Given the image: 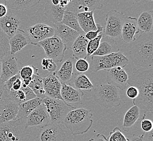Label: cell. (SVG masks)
I'll list each match as a JSON object with an SVG mask.
<instances>
[{"label": "cell", "mask_w": 153, "mask_h": 141, "mask_svg": "<svg viewBox=\"0 0 153 141\" xmlns=\"http://www.w3.org/2000/svg\"><path fill=\"white\" fill-rule=\"evenodd\" d=\"M140 33L137 25V19L126 17L121 30V38L125 42L130 44L135 40L136 36Z\"/></svg>", "instance_id": "20"}, {"label": "cell", "mask_w": 153, "mask_h": 141, "mask_svg": "<svg viewBox=\"0 0 153 141\" xmlns=\"http://www.w3.org/2000/svg\"><path fill=\"white\" fill-rule=\"evenodd\" d=\"M51 123L50 117L43 103L33 110L25 119L26 128L37 127L42 128Z\"/></svg>", "instance_id": "10"}, {"label": "cell", "mask_w": 153, "mask_h": 141, "mask_svg": "<svg viewBox=\"0 0 153 141\" xmlns=\"http://www.w3.org/2000/svg\"><path fill=\"white\" fill-rule=\"evenodd\" d=\"M18 103L7 97L0 102V123L16 120L19 111Z\"/></svg>", "instance_id": "17"}, {"label": "cell", "mask_w": 153, "mask_h": 141, "mask_svg": "<svg viewBox=\"0 0 153 141\" xmlns=\"http://www.w3.org/2000/svg\"><path fill=\"white\" fill-rule=\"evenodd\" d=\"M43 86L47 97L55 99L62 100L61 97L62 83L55 76L54 73H50L42 78Z\"/></svg>", "instance_id": "18"}, {"label": "cell", "mask_w": 153, "mask_h": 141, "mask_svg": "<svg viewBox=\"0 0 153 141\" xmlns=\"http://www.w3.org/2000/svg\"><path fill=\"white\" fill-rule=\"evenodd\" d=\"M88 40L86 38L85 34H80L74 41L71 49L73 51V56L74 59L87 58V46Z\"/></svg>", "instance_id": "28"}, {"label": "cell", "mask_w": 153, "mask_h": 141, "mask_svg": "<svg viewBox=\"0 0 153 141\" xmlns=\"http://www.w3.org/2000/svg\"><path fill=\"white\" fill-rule=\"evenodd\" d=\"M42 103V99L36 97V98L21 103L19 106V111L16 119H26L32 112L40 105Z\"/></svg>", "instance_id": "29"}, {"label": "cell", "mask_w": 153, "mask_h": 141, "mask_svg": "<svg viewBox=\"0 0 153 141\" xmlns=\"http://www.w3.org/2000/svg\"><path fill=\"white\" fill-rule=\"evenodd\" d=\"M8 9L24 10L36 6L40 2L39 0H4Z\"/></svg>", "instance_id": "32"}, {"label": "cell", "mask_w": 153, "mask_h": 141, "mask_svg": "<svg viewBox=\"0 0 153 141\" xmlns=\"http://www.w3.org/2000/svg\"><path fill=\"white\" fill-rule=\"evenodd\" d=\"M36 46L42 47L47 58L52 59L55 62H62L66 50L62 40L54 35L39 42Z\"/></svg>", "instance_id": "8"}, {"label": "cell", "mask_w": 153, "mask_h": 141, "mask_svg": "<svg viewBox=\"0 0 153 141\" xmlns=\"http://www.w3.org/2000/svg\"><path fill=\"white\" fill-rule=\"evenodd\" d=\"M94 11L80 13L76 15L80 28L86 34L90 31H96L97 28L94 19Z\"/></svg>", "instance_id": "25"}, {"label": "cell", "mask_w": 153, "mask_h": 141, "mask_svg": "<svg viewBox=\"0 0 153 141\" xmlns=\"http://www.w3.org/2000/svg\"><path fill=\"white\" fill-rule=\"evenodd\" d=\"M106 138L108 141H130L129 139L125 136L118 127H115L112 131L109 133V136Z\"/></svg>", "instance_id": "38"}, {"label": "cell", "mask_w": 153, "mask_h": 141, "mask_svg": "<svg viewBox=\"0 0 153 141\" xmlns=\"http://www.w3.org/2000/svg\"><path fill=\"white\" fill-rule=\"evenodd\" d=\"M28 45H32V43L25 31L19 28L15 35L9 39L10 53L14 56Z\"/></svg>", "instance_id": "22"}, {"label": "cell", "mask_w": 153, "mask_h": 141, "mask_svg": "<svg viewBox=\"0 0 153 141\" xmlns=\"http://www.w3.org/2000/svg\"><path fill=\"white\" fill-rule=\"evenodd\" d=\"M128 78L127 72L121 67H116L108 70L106 75L107 84L114 86L121 90L127 88Z\"/></svg>", "instance_id": "14"}, {"label": "cell", "mask_w": 153, "mask_h": 141, "mask_svg": "<svg viewBox=\"0 0 153 141\" xmlns=\"http://www.w3.org/2000/svg\"><path fill=\"white\" fill-rule=\"evenodd\" d=\"M84 96L82 91L76 90L67 84H62L61 90V97L66 104L74 109L76 106L82 104V98Z\"/></svg>", "instance_id": "19"}, {"label": "cell", "mask_w": 153, "mask_h": 141, "mask_svg": "<svg viewBox=\"0 0 153 141\" xmlns=\"http://www.w3.org/2000/svg\"><path fill=\"white\" fill-rule=\"evenodd\" d=\"M25 119L0 123V141H27Z\"/></svg>", "instance_id": "6"}, {"label": "cell", "mask_w": 153, "mask_h": 141, "mask_svg": "<svg viewBox=\"0 0 153 141\" xmlns=\"http://www.w3.org/2000/svg\"><path fill=\"white\" fill-rule=\"evenodd\" d=\"M51 2L53 4V5H58L60 3V0H51Z\"/></svg>", "instance_id": "52"}, {"label": "cell", "mask_w": 153, "mask_h": 141, "mask_svg": "<svg viewBox=\"0 0 153 141\" xmlns=\"http://www.w3.org/2000/svg\"><path fill=\"white\" fill-rule=\"evenodd\" d=\"M42 103L46 108L51 122L52 124L62 123L68 113L74 109L66 104L62 100L55 99L48 97L42 99Z\"/></svg>", "instance_id": "7"}, {"label": "cell", "mask_w": 153, "mask_h": 141, "mask_svg": "<svg viewBox=\"0 0 153 141\" xmlns=\"http://www.w3.org/2000/svg\"><path fill=\"white\" fill-rule=\"evenodd\" d=\"M20 68L17 58L12 55L10 52H8L2 59V73L0 79L5 82L12 76L18 74Z\"/></svg>", "instance_id": "15"}, {"label": "cell", "mask_w": 153, "mask_h": 141, "mask_svg": "<svg viewBox=\"0 0 153 141\" xmlns=\"http://www.w3.org/2000/svg\"><path fill=\"white\" fill-rule=\"evenodd\" d=\"M94 90L95 102L104 109H111L121 105L118 90L114 86L100 84L97 85Z\"/></svg>", "instance_id": "4"}, {"label": "cell", "mask_w": 153, "mask_h": 141, "mask_svg": "<svg viewBox=\"0 0 153 141\" xmlns=\"http://www.w3.org/2000/svg\"><path fill=\"white\" fill-rule=\"evenodd\" d=\"M38 73V69L33 65H27L20 68L19 74L21 79H26L32 78L35 74Z\"/></svg>", "instance_id": "36"}, {"label": "cell", "mask_w": 153, "mask_h": 141, "mask_svg": "<svg viewBox=\"0 0 153 141\" xmlns=\"http://www.w3.org/2000/svg\"><path fill=\"white\" fill-rule=\"evenodd\" d=\"M8 97L16 103H18L19 105L26 102V96L25 91L22 88L18 91L10 90L8 92Z\"/></svg>", "instance_id": "37"}, {"label": "cell", "mask_w": 153, "mask_h": 141, "mask_svg": "<svg viewBox=\"0 0 153 141\" xmlns=\"http://www.w3.org/2000/svg\"><path fill=\"white\" fill-rule=\"evenodd\" d=\"M68 84L80 91H91L94 88V86L88 77L85 74L80 73H74Z\"/></svg>", "instance_id": "27"}, {"label": "cell", "mask_w": 153, "mask_h": 141, "mask_svg": "<svg viewBox=\"0 0 153 141\" xmlns=\"http://www.w3.org/2000/svg\"><path fill=\"white\" fill-rule=\"evenodd\" d=\"M20 24L21 21L16 15L8 12L5 16L0 19V28L9 39L17 32Z\"/></svg>", "instance_id": "21"}, {"label": "cell", "mask_w": 153, "mask_h": 141, "mask_svg": "<svg viewBox=\"0 0 153 141\" xmlns=\"http://www.w3.org/2000/svg\"><path fill=\"white\" fill-rule=\"evenodd\" d=\"M19 78H21L19 74L15 75L14 76H12L9 79L7 80L5 82H4V86L6 90V91L8 92L11 90L12 88V86L13 85L14 82H15L16 79H18Z\"/></svg>", "instance_id": "46"}, {"label": "cell", "mask_w": 153, "mask_h": 141, "mask_svg": "<svg viewBox=\"0 0 153 141\" xmlns=\"http://www.w3.org/2000/svg\"><path fill=\"white\" fill-rule=\"evenodd\" d=\"M141 128L144 132H149L153 131V122L149 119H142L141 122Z\"/></svg>", "instance_id": "44"}, {"label": "cell", "mask_w": 153, "mask_h": 141, "mask_svg": "<svg viewBox=\"0 0 153 141\" xmlns=\"http://www.w3.org/2000/svg\"><path fill=\"white\" fill-rule=\"evenodd\" d=\"M2 73V59H0V77Z\"/></svg>", "instance_id": "53"}, {"label": "cell", "mask_w": 153, "mask_h": 141, "mask_svg": "<svg viewBox=\"0 0 153 141\" xmlns=\"http://www.w3.org/2000/svg\"><path fill=\"white\" fill-rule=\"evenodd\" d=\"M137 25L140 32L152 33L153 26V10L143 12L137 19Z\"/></svg>", "instance_id": "31"}, {"label": "cell", "mask_w": 153, "mask_h": 141, "mask_svg": "<svg viewBox=\"0 0 153 141\" xmlns=\"http://www.w3.org/2000/svg\"><path fill=\"white\" fill-rule=\"evenodd\" d=\"M21 88L23 89V90L25 92V94L26 96V101L34 99L36 97L35 94L28 86H27L26 88Z\"/></svg>", "instance_id": "48"}, {"label": "cell", "mask_w": 153, "mask_h": 141, "mask_svg": "<svg viewBox=\"0 0 153 141\" xmlns=\"http://www.w3.org/2000/svg\"><path fill=\"white\" fill-rule=\"evenodd\" d=\"M88 141H108V140L103 134H98L94 137L90 139Z\"/></svg>", "instance_id": "51"}, {"label": "cell", "mask_w": 153, "mask_h": 141, "mask_svg": "<svg viewBox=\"0 0 153 141\" xmlns=\"http://www.w3.org/2000/svg\"><path fill=\"white\" fill-rule=\"evenodd\" d=\"M10 51L9 38L0 28V59Z\"/></svg>", "instance_id": "35"}, {"label": "cell", "mask_w": 153, "mask_h": 141, "mask_svg": "<svg viewBox=\"0 0 153 141\" xmlns=\"http://www.w3.org/2000/svg\"><path fill=\"white\" fill-rule=\"evenodd\" d=\"M129 60L121 52L112 53L106 56H92L90 68L93 72L99 70H109L116 67L125 68Z\"/></svg>", "instance_id": "5"}, {"label": "cell", "mask_w": 153, "mask_h": 141, "mask_svg": "<svg viewBox=\"0 0 153 141\" xmlns=\"http://www.w3.org/2000/svg\"><path fill=\"white\" fill-rule=\"evenodd\" d=\"M22 80L21 78H19L18 79L14 82L13 85L12 86V88L11 90L13 91H18L20 90L22 88Z\"/></svg>", "instance_id": "50"}, {"label": "cell", "mask_w": 153, "mask_h": 141, "mask_svg": "<svg viewBox=\"0 0 153 141\" xmlns=\"http://www.w3.org/2000/svg\"><path fill=\"white\" fill-rule=\"evenodd\" d=\"M103 36V33L98 35L97 38L88 41V44L87 46V58L91 56L97 50L100 45L101 39Z\"/></svg>", "instance_id": "39"}, {"label": "cell", "mask_w": 153, "mask_h": 141, "mask_svg": "<svg viewBox=\"0 0 153 141\" xmlns=\"http://www.w3.org/2000/svg\"><path fill=\"white\" fill-rule=\"evenodd\" d=\"M128 56L136 66L153 68V33H140L135 40L129 44Z\"/></svg>", "instance_id": "2"}, {"label": "cell", "mask_w": 153, "mask_h": 141, "mask_svg": "<svg viewBox=\"0 0 153 141\" xmlns=\"http://www.w3.org/2000/svg\"><path fill=\"white\" fill-rule=\"evenodd\" d=\"M97 30L96 31H90L89 32L86 33L85 34L86 38L88 40V41L91 40L92 39L97 38V36L100 34L103 33V27L100 24H96Z\"/></svg>", "instance_id": "43"}, {"label": "cell", "mask_w": 153, "mask_h": 141, "mask_svg": "<svg viewBox=\"0 0 153 141\" xmlns=\"http://www.w3.org/2000/svg\"><path fill=\"white\" fill-rule=\"evenodd\" d=\"M41 65L44 70H47L50 73H54L56 71L57 65L52 59L50 58H44L42 60Z\"/></svg>", "instance_id": "40"}, {"label": "cell", "mask_w": 153, "mask_h": 141, "mask_svg": "<svg viewBox=\"0 0 153 141\" xmlns=\"http://www.w3.org/2000/svg\"><path fill=\"white\" fill-rule=\"evenodd\" d=\"M103 6V1L100 0H71L66 10L77 15L80 13L102 10Z\"/></svg>", "instance_id": "13"}, {"label": "cell", "mask_w": 153, "mask_h": 141, "mask_svg": "<svg viewBox=\"0 0 153 141\" xmlns=\"http://www.w3.org/2000/svg\"><path fill=\"white\" fill-rule=\"evenodd\" d=\"M119 52L120 48L118 47L117 44L115 39L103 34L100 46L92 56H106L112 53H117Z\"/></svg>", "instance_id": "23"}, {"label": "cell", "mask_w": 153, "mask_h": 141, "mask_svg": "<svg viewBox=\"0 0 153 141\" xmlns=\"http://www.w3.org/2000/svg\"><path fill=\"white\" fill-rule=\"evenodd\" d=\"M40 129L38 141H66V135L59 124L51 123Z\"/></svg>", "instance_id": "12"}, {"label": "cell", "mask_w": 153, "mask_h": 141, "mask_svg": "<svg viewBox=\"0 0 153 141\" xmlns=\"http://www.w3.org/2000/svg\"><path fill=\"white\" fill-rule=\"evenodd\" d=\"M61 23L79 33L80 34H85L80 27L76 14L72 12L66 10L64 13Z\"/></svg>", "instance_id": "34"}, {"label": "cell", "mask_w": 153, "mask_h": 141, "mask_svg": "<svg viewBox=\"0 0 153 141\" xmlns=\"http://www.w3.org/2000/svg\"><path fill=\"white\" fill-rule=\"evenodd\" d=\"M131 139V141H153V131L143 132L141 135H134Z\"/></svg>", "instance_id": "42"}, {"label": "cell", "mask_w": 153, "mask_h": 141, "mask_svg": "<svg viewBox=\"0 0 153 141\" xmlns=\"http://www.w3.org/2000/svg\"><path fill=\"white\" fill-rule=\"evenodd\" d=\"M65 10L66 8L60 6V4L56 6L53 5L51 1H48L45 4V15L53 24L60 23L62 22Z\"/></svg>", "instance_id": "24"}, {"label": "cell", "mask_w": 153, "mask_h": 141, "mask_svg": "<svg viewBox=\"0 0 153 141\" xmlns=\"http://www.w3.org/2000/svg\"><path fill=\"white\" fill-rule=\"evenodd\" d=\"M141 111L137 106L131 107L124 116L122 129L125 132H128L130 128L137 122L140 118Z\"/></svg>", "instance_id": "30"}, {"label": "cell", "mask_w": 153, "mask_h": 141, "mask_svg": "<svg viewBox=\"0 0 153 141\" xmlns=\"http://www.w3.org/2000/svg\"><path fill=\"white\" fill-rule=\"evenodd\" d=\"M42 78L39 73L34 74L32 79L28 86L33 91L36 97L44 99L47 97V96L44 89Z\"/></svg>", "instance_id": "33"}, {"label": "cell", "mask_w": 153, "mask_h": 141, "mask_svg": "<svg viewBox=\"0 0 153 141\" xmlns=\"http://www.w3.org/2000/svg\"><path fill=\"white\" fill-rule=\"evenodd\" d=\"M138 94L139 92L138 89L133 86H130V87L127 88L126 90V95L127 97L133 100L138 97Z\"/></svg>", "instance_id": "45"}, {"label": "cell", "mask_w": 153, "mask_h": 141, "mask_svg": "<svg viewBox=\"0 0 153 141\" xmlns=\"http://www.w3.org/2000/svg\"><path fill=\"white\" fill-rule=\"evenodd\" d=\"M25 32L33 45L36 46L39 42L54 36V29L47 24L40 23L28 27Z\"/></svg>", "instance_id": "11"}, {"label": "cell", "mask_w": 153, "mask_h": 141, "mask_svg": "<svg viewBox=\"0 0 153 141\" xmlns=\"http://www.w3.org/2000/svg\"><path fill=\"white\" fill-rule=\"evenodd\" d=\"M8 92L6 91L4 86V82L0 79V102L8 97Z\"/></svg>", "instance_id": "47"}, {"label": "cell", "mask_w": 153, "mask_h": 141, "mask_svg": "<svg viewBox=\"0 0 153 141\" xmlns=\"http://www.w3.org/2000/svg\"><path fill=\"white\" fill-rule=\"evenodd\" d=\"M8 12V9L7 7L4 0H0V19L5 16Z\"/></svg>", "instance_id": "49"}, {"label": "cell", "mask_w": 153, "mask_h": 141, "mask_svg": "<svg viewBox=\"0 0 153 141\" xmlns=\"http://www.w3.org/2000/svg\"><path fill=\"white\" fill-rule=\"evenodd\" d=\"M128 85L138 89V97L133 101L134 105L143 110L142 119L145 118L147 112H153V68L134 69L129 76Z\"/></svg>", "instance_id": "1"}, {"label": "cell", "mask_w": 153, "mask_h": 141, "mask_svg": "<svg viewBox=\"0 0 153 141\" xmlns=\"http://www.w3.org/2000/svg\"><path fill=\"white\" fill-rule=\"evenodd\" d=\"M54 36L58 37L64 45L66 50L71 49L74 42L80 35L79 33L60 23L53 24Z\"/></svg>", "instance_id": "16"}, {"label": "cell", "mask_w": 153, "mask_h": 141, "mask_svg": "<svg viewBox=\"0 0 153 141\" xmlns=\"http://www.w3.org/2000/svg\"><path fill=\"white\" fill-rule=\"evenodd\" d=\"M74 60L70 58L66 60L62 63L59 70L54 72L55 76L58 78L62 84H68L70 82L74 74Z\"/></svg>", "instance_id": "26"}, {"label": "cell", "mask_w": 153, "mask_h": 141, "mask_svg": "<svg viewBox=\"0 0 153 141\" xmlns=\"http://www.w3.org/2000/svg\"><path fill=\"white\" fill-rule=\"evenodd\" d=\"M92 117L91 110L76 108L68 113L61 124L64 125L73 135H80L86 133L91 128Z\"/></svg>", "instance_id": "3"}, {"label": "cell", "mask_w": 153, "mask_h": 141, "mask_svg": "<svg viewBox=\"0 0 153 141\" xmlns=\"http://www.w3.org/2000/svg\"><path fill=\"white\" fill-rule=\"evenodd\" d=\"M126 18L123 12L111 10L105 17L104 35L113 39L121 38V30Z\"/></svg>", "instance_id": "9"}, {"label": "cell", "mask_w": 153, "mask_h": 141, "mask_svg": "<svg viewBox=\"0 0 153 141\" xmlns=\"http://www.w3.org/2000/svg\"><path fill=\"white\" fill-rule=\"evenodd\" d=\"M74 68L78 73H82L88 70L90 64L86 59H78L74 64Z\"/></svg>", "instance_id": "41"}]
</instances>
